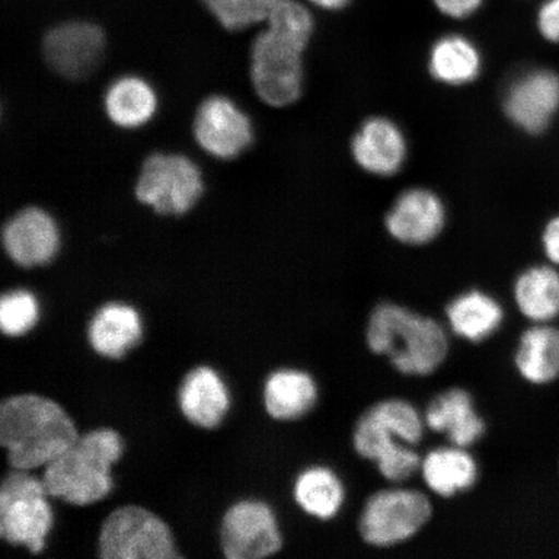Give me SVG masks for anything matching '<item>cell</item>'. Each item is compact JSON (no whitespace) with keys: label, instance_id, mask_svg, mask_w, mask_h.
<instances>
[{"label":"cell","instance_id":"cell-5","mask_svg":"<svg viewBox=\"0 0 559 559\" xmlns=\"http://www.w3.org/2000/svg\"><path fill=\"white\" fill-rule=\"evenodd\" d=\"M44 480L31 472L13 469L0 487V536L39 555L53 526V512Z\"/></svg>","mask_w":559,"mask_h":559},{"label":"cell","instance_id":"cell-22","mask_svg":"<svg viewBox=\"0 0 559 559\" xmlns=\"http://www.w3.org/2000/svg\"><path fill=\"white\" fill-rule=\"evenodd\" d=\"M407 145L397 126L384 118H372L355 135L353 155L362 169L390 177L401 169Z\"/></svg>","mask_w":559,"mask_h":559},{"label":"cell","instance_id":"cell-27","mask_svg":"<svg viewBox=\"0 0 559 559\" xmlns=\"http://www.w3.org/2000/svg\"><path fill=\"white\" fill-rule=\"evenodd\" d=\"M430 72L447 85H465L477 79L481 59L478 48L463 35H445L432 46Z\"/></svg>","mask_w":559,"mask_h":559},{"label":"cell","instance_id":"cell-11","mask_svg":"<svg viewBox=\"0 0 559 559\" xmlns=\"http://www.w3.org/2000/svg\"><path fill=\"white\" fill-rule=\"evenodd\" d=\"M194 136L210 155L222 159L240 156L253 142L249 117L225 96H212L200 105Z\"/></svg>","mask_w":559,"mask_h":559},{"label":"cell","instance_id":"cell-16","mask_svg":"<svg viewBox=\"0 0 559 559\" xmlns=\"http://www.w3.org/2000/svg\"><path fill=\"white\" fill-rule=\"evenodd\" d=\"M513 367L530 388H548L559 381V324H527L516 338Z\"/></svg>","mask_w":559,"mask_h":559},{"label":"cell","instance_id":"cell-10","mask_svg":"<svg viewBox=\"0 0 559 559\" xmlns=\"http://www.w3.org/2000/svg\"><path fill=\"white\" fill-rule=\"evenodd\" d=\"M277 516L260 500H242L230 507L221 523V548L228 559H263L283 548Z\"/></svg>","mask_w":559,"mask_h":559},{"label":"cell","instance_id":"cell-34","mask_svg":"<svg viewBox=\"0 0 559 559\" xmlns=\"http://www.w3.org/2000/svg\"><path fill=\"white\" fill-rule=\"evenodd\" d=\"M309 2L321 10L338 11L345 9L346 5L352 3V0H309Z\"/></svg>","mask_w":559,"mask_h":559},{"label":"cell","instance_id":"cell-14","mask_svg":"<svg viewBox=\"0 0 559 559\" xmlns=\"http://www.w3.org/2000/svg\"><path fill=\"white\" fill-rule=\"evenodd\" d=\"M7 254L20 267H40L53 261L60 249V233L52 216L27 207L7 223L3 230Z\"/></svg>","mask_w":559,"mask_h":559},{"label":"cell","instance_id":"cell-17","mask_svg":"<svg viewBox=\"0 0 559 559\" xmlns=\"http://www.w3.org/2000/svg\"><path fill=\"white\" fill-rule=\"evenodd\" d=\"M445 212L438 195L409 190L400 195L386 216V227L397 241L423 245L436 239L444 226Z\"/></svg>","mask_w":559,"mask_h":559},{"label":"cell","instance_id":"cell-23","mask_svg":"<svg viewBox=\"0 0 559 559\" xmlns=\"http://www.w3.org/2000/svg\"><path fill=\"white\" fill-rule=\"evenodd\" d=\"M447 323L459 338L480 344L506 323V310L498 299L480 290H469L445 307Z\"/></svg>","mask_w":559,"mask_h":559},{"label":"cell","instance_id":"cell-8","mask_svg":"<svg viewBox=\"0 0 559 559\" xmlns=\"http://www.w3.org/2000/svg\"><path fill=\"white\" fill-rule=\"evenodd\" d=\"M202 191V175L190 158L160 153L146 158L136 185L138 200L164 215L190 212Z\"/></svg>","mask_w":559,"mask_h":559},{"label":"cell","instance_id":"cell-33","mask_svg":"<svg viewBox=\"0 0 559 559\" xmlns=\"http://www.w3.org/2000/svg\"><path fill=\"white\" fill-rule=\"evenodd\" d=\"M545 255L549 262L559 267V216L550 221L543 236Z\"/></svg>","mask_w":559,"mask_h":559},{"label":"cell","instance_id":"cell-18","mask_svg":"<svg viewBox=\"0 0 559 559\" xmlns=\"http://www.w3.org/2000/svg\"><path fill=\"white\" fill-rule=\"evenodd\" d=\"M181 414L202 429H215L229 409V393L216 370L195 367L185 377L178 394Z\"/></svg>","mask_w":559,"mask_h":559},{"label":"cell","instance_id":"cell-7","mask_svg":"<svg viewBox=\"0 0 559 559\" xmlns=\"http://www.w3.org/2000/svg\"><path fill=\"white\" fill-rule=\"evenodd\" d=\"M102 559L180 558L171 528L150 509L117 508L104 520L97 539Z\"/></svg>","mask_w":559,"mask_h":559},{"label":"cell","instance_id":"cell-29","mask_svg":"<svg viewBox=\"0 0 559 559\" xmlns=\"http://www.w3.org/2000/svg\"><path fill=\"white\" fill-rule=\"evenodd\" d=\"M202 2L227 31L236 32L267 21L277 0H202Z\"/></svg>","mask_w":559,"mask_h":559},{"label":"cell","instance_id":"cell-15","mask_svg":"<svg viewBox=\"0 0 559 559\" xmlns=\"http://www.w3.org/2000/svg\"><path fill=\"white\" fill-rule=\"evenodd\" d=\"M424 419L426 428L444 436L450 444L464 449L478 443L487 430L472 394L463 388L447 389L432 397Z\"/></svg>","mask_w":559,"mask_h":559},{"label":"cell","instance_id":"cell-30","mask_svg":"<svg viewBox=\"0 0 559 559\" xmlns=\"http://www.w3.org/2000/svg\"><path fill=\"white\" fill-rule=\"evenodd\" d=\"M421 463L423 457L416 447L403 443L381 454L373 464L382 478L390 484L401 485L421 469Z\"/></svg>","mask_w":559,"mask_h":559},{"label":"cell","instance_id":"cell-19","mask_svg":"<svg viewBox=\"0 0 559 559\" xmlns=\"http://www.w3.org/2000/svg\"><path fill=\"white\" fill-rule=\"evenodd\" d=\"M143 337V321L130 305L110 302L100 307L91 319L87 340L103 358L118 360L131 352Z\"/></svg>","mask_w":559,"mask_h":559},{"label":"cell","instance_id":"cell-9","mask_svg":"<svg viewBox=\"0 0 559 559\" xmlns=\"http://www.w3.org/2000/svg\"><path fill=\"white\" fill-rule=\"evenodd\" d=\"M424 415L402 397H389L362 412L353 430L359 457L374 463L382 453L402 443L417 447L425 436Z\"/></svg>","mask_w":559,"mask_h":559},{"label":"cell","instance_id":"cell-32","mask_svg":"<svg viewBox=\"0 0 559 559\" xmlns=\"http://www.w3.org/2000/svg\"><path fill=\"white\" fill-rule=\"evenodd\" d=\"M484 2L485 0H432L440 13L454 20H463L474 15Z\"/></svg>","mask_w":559,"mask_h":559},{"label":"cell","instance_id":"cell-24","mask_svg":"<svg viewBox=\"0 0 559 559\" xmlns=\"http://www.w3.org/2000/svg\"><path fill=\"white\" fill-rule=\"evenodd\" d=\"M516 310L527 324L558 323L559 271L556 265H533L513 285Z\"/></svg>","mask_w":559,"mask_h":559},{"label":"cell","instance_id":"cell-3","mask_svg":"<svg viewBox=\"0 0 559 559\" xmlns=\"http://www.w3.org/2000/svg\"><path fill=\"white\" fill-rule=\"evenodd\" d=\"M366 342L370 353L386 356L396 372L411 377L436 373L450 353L449 334L439 321L390 302L370 312Z\"/></svg>","mask_w":559,"mask_h":559},{"label":"cell","instance_id":"cell-6","mask_svg":"<svg viewBox=\"0 0 559 559\" xmlns=\"http://www.w3.org/2000/svg\"><path fill=\"white\" fill-rule=\"evenodd\" d=\"M432 502L418 489L394 486L369 496L358 521L361 540L391 548L421 533L432 519Z\"/></svg>","mask_w":559,"mask_h":559},{"label":"cell","instance_id":"cell-12","mask_svg":"<svg viewBox=\"0 0 559 559\" xmlns=\"http://www.w3.org/2000/svg\"><path fill=\"white\" fill-rule=\"evenodd\" d=\"M105 47L104 33L91 23H68L46 35L45 58L56 73L69 80H81L99 64Z\"/></svg>","mask_w":559,"mask_h":559},{"label":"cell","instance_id":"cell-26","mask_svg":"<svg viewBox=\"0 0 559 559\" xmlns=\"http://www.w3.org/2000/svg\"><path fill=\"white\" fill-rule=\"evenodd\" d=\"M157 109L155 91L138 76H123L105 95V110L111 122L123 129H135L151 121Z\"/></svg>","mask_w":559,"mask_h":559},{"label":"cell","instance_id":"cell-13","mask_svg":"<svg viewBox=\"0 0 559 559\" xmlns=\"http://www.w3.org/2000/svg\"><path fill=\"white\" fill-rule=\"evenodd\" d=\"M506 114L530 134H539L559 109V76L550 70H531L509 86Z\"/></svg>","mask_w":559,"mask_h":559},{"label":"cell","instance_id":"cell-20","mask_svg":"<svg viewBox=\"0 0 559 559\" xmlns=\"http://www.w3.org/2000/svg\"><path fill=\"white\" fill-rule=\"evenodd\" d=\"M318 402V382L306 370L277 369L264 382V408L276 421H297L311 414Z\"/></svg>","mask_w":559,"mask_h":559},{"label":"cell","instance_id":"cell-28","mask_svg":"<svg viewBox=\"0 0 559 559\" xmlns=\"http://www.w3.org/2000/svg\"><path fill=\"white\" fill-rule=\"evenodd\" d=\"M37 297L25 289L11 290L0 299V328L7 337L29 333L39 321Z\"/></svg>","mask_w":559,"mask_h":559},{"label":"cell","instance_id":"cell-2","mask_svg":"<svg viewBox=\"0 0 559 559\" xmlns=\"http://www.w3.org/2000/svg\"><path fill=\"white\" fill-rule=\"evenodd\" d=\"M80 436L73 418L51 397L19 394L0 404V443L12 469L46 467Z\"/></svg>","mask_w":559,"mask_h":559},{"label":"cell","instance_id":"cell-4","mask_svg":"<svg viewBox=\"0 0 559 559\" xmlns=\"http://www.w3.org/2000/svg\"><path fill=\"white\" fill-rule=\"evenodd\" d=\"M123 454L120 432L110 428L91 430L48 464L44 480L50 498L75 507L96 504L114 489V467Z\"/></svg>","mask_w":559,"mask_h":559},{"label":"cell","instance_id":"cell-21","mask_svg":"<svg viewBox=\"0 0 559 559\" xmlns=\"http://www.w3.org/2000/svg\"><path fill=\"white\" fill-rule=\"evenodd\" d=\"M419 473L432 493L451 499L477 485L479 464L467 449L450 444L426 453Z\"/></svg>","mask_w":559,"mask_h":559},{"label":"cell","instance_id":"cell-1","mask_svg":"<svg viewBox=\"0 0 559 559\" xmlns=\"http://www.w3.org/2000/svg\"><path fill=\"white\" fill-rule=\"evenodd\" d=\"M313 32V19L298 0H278L267 29L251 48V81L255 93L272 107L295 103L302 91V53Z\"/></svg>","mask_w":559,"mask_h":559},{"label":"cell","instance_id":"cell-31","mask_svg":"<svg viewBox=\"0 0 559 559\" xmlns=\"http://www.w3.org/2000/svg\"><path fill=\"white\" fill-rule=\"evenodd\" d=\"M536 25L545 40L559 44V0H544L537 10Z\"/></svg>","mask_w":559,"mask_h":559},{"label":"cell","instance_id":"cell-25","mask_svg":"<svg viewBox=\"0 0 559 559\" xmlns=\"http://www.w3.org/2000/svg\"><path fill=\"white\" fill-rule=\"evenodd\" d=\"M293 498L298 508L311 519L331 521L344 509L346 486L332 467L312 465L297 475Z\"/></svg>","mask_w":559,"mask_h":559}]
</instances>
